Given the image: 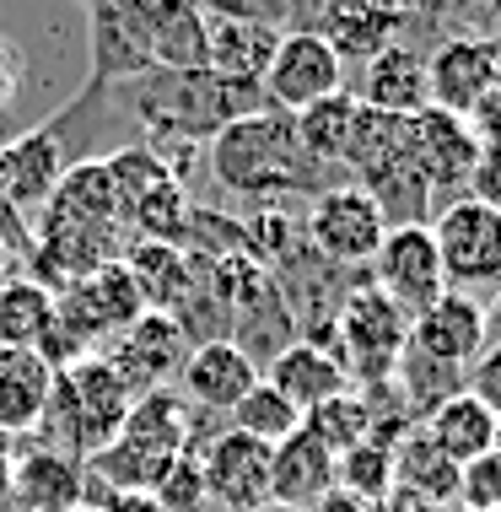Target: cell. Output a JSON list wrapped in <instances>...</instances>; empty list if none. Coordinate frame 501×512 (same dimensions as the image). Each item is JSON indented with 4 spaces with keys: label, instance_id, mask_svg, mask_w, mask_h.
I'll use <instances>...</instances> for the list:
<instances>
[{
    "label": "cell",
    "instance_id": "22",
    "mask_svg": "<svg viewBox=\"0 0 501 512\" xmlns=\"http://www.w3.org/2000/svg\"><path fill=\"white\" fill-rule=\"evenodd\" d=\"M6 496L17 512H76L87 507V464L49 448V442L17 448V469H11Z\"/></svg>",
    "mask_w": 501,
    "mask_h": 512
},
{
    "label": "cell",
    "instance_id": "9",
    "mask_svg": "<svg viewBox=\"0 0 501 512\" xmlns=\"http://www.w3.org/2000/svg\"><path fill=\"white\" fill-rule=\"evenodd\" d=\"M141 313H146V297H141V286L130 281V270H124L119 259L60 292V329L87 356H103Z\"/></svg>",
    "mask_w": 501,
    "mask_h": 512
},
{
    "label": "cell",
    "instance_id": "12",
    "mask_svg": "<svg viewBox=\"0 0 501 512\" xmlns=\"http://www.w3.org/2000/svg\"><path fill=\"white\" fill-rule=\"evenodd\" d=\"M334 92H345L340 54H334L324 38H313V33H281L270 71H264V81H259L264 108L291 119V114H302V108L334 98Z\"/></svg>",
    "mask_w": 501,
    "mask_h": 512
},
{
    "label": "cell",
    "instance_id": "45",
    "mask_svg": "<svg viewBox=\"0 0 501 512\" xmlns=\"http://www.w3.org/2000/svg\"><path fill=\"white\" fill-rule=\"evenodd\" d=\"M17 281V248H11V238L0 232V286Z\"/></svg>",
    "mask_w": 501,
    "mask_h": 512
},
{
    "label": "cell",
    "instance_id": "40",
    "mask_svg": "<svg viewBox=\"0 0 501 512\" xmlns=\"http://www.w3.org/2000/svg\"><path fill=\"white\" fill-rule=\"evenodd\" d=\"M372 512H448V507H431V502H421V496H410V491H388Z\"/></svg>",
    "mask_w": 501,
    "mask_h": 512
},
{
    "label": "cell",
    "instance_id": "36",
    "mask_svg": "<svg viewBox=\"0 0 501 512\" xmlns=\"http://www.w3.org/2000/svg\"><path fill=\"white\" fill-rule=\"evenodd\" d=\"M458 507L469 512H501V453H485L458 475Z\"/></svg>",
    "mask_w": 501,
    "mask_h": 512
},
{
    "label": "cell",
    "instance_id": "5",
    "mask_svg": "<svg viewBox=\"0 0 501 512\" xmlns=\"http://www.w3.org/2000/svg\"><path fill=\"white\" fill-rule=\"evenodd\" d=\"M162 22H167V0H92L87 6L92 76L81 98H97L108 87L162 71Z\"/></svg>",
    "mask_w": 501,
    "mask_h": 512
},
{
    "label": "cell",
    "instance_id": "26",
    "mask_svg": "<svg viewBox=\"0 0 501 512\" xmlns=\"http://www.w3.org/2000/svg\"><path fill=\"white\" fill-rule=\"evenodd\" d=\"M49 389H54V372L33 351H0V432L17 442L38 432L49 410Z\"/></svg>",
    "mask_w": 501,
    "mask_h": 512
},
{
    "label": "cell",
    "instance_id": "7",
    "mask_svg": "<svg viewBox=\"0 0 501 512\" xmlns=\"http://www.w3.org/2000/svg\"><path fill=\"white\" fill-rule=\"evenodd\" d=\"M431 243H437L442 275H448V292H496L501 286V216L491 205H480L475 195L442 200L431 211Z\"/></svg>",
    "mask_w": 501,
    "mask_h": 512
},
{
    "label": "cell",
    "instance_id": "21",
    "mask_svg": "<svg viewBox=\"0 0 501 512\" xmlns=\"http://www.w3.org/2000/svg\"><path fill=\"white\" fill-rule=\"evenodd\" d=\"M254 383H259V362L232 340L194 345L184 372H178V394H184L194 410H211V415H232Z\"/></svg>",
    "mask_w": 501,
    "mask_h": 512
},
{
    "label": "cell",
    "instance_id": "13",
    "mask_svg": "<svg viewBox=\"0 0 501 512\" xmlns=\"http://www.w3.org/2000/svg\"><path fill=\"white\" fill-rule=\"evenodd\" d=\"M194 351V340L178 329L173 313H141L124 335L108 345V367L124 378V389H130L135 399L141 394H162V389H178V372H184Z\"/></svg>",
    "mask_w": 501,
    "mask_h": 512
},
{
    "label": "cell",
    "instance_id": "15",
    "mask_svg": "<svg viewBox=\"0 0 501 512\" xmlns=\"http://www.w3.org/2000/svg\"><path fill=\"white\" fill-rule=\"evenodd\" d=\"M431 108L458 119H475L485 103L501 98V49L491 38H442L426 54Z\"/></svg>",
    "mask_w": 501,
    "mask_h": 512
},
{
    "label": "cell",
    "instance_id": "20",
    "mask_svg": "<svg viewBox=\"0 0 501 512\" xmlns=\"http://www.w3.org/2000/svg\"><path fill=\"white\" fill-rule=\"evenodd\" d=\"M410 351H421L426 362L469 372L475 356L485 351V308L469 292H448L431 302L421 318H410Z\"/></svg>",
    "mask_w": 501,
    "mask_h": 512
},
{
    "label": "cell",
    "instance_id": "47",
    "mask_svg": "<svg viewBox=\"0 0 501 512\" xmlns=\"http://www.w3.org/2000/svg\"><path fill=\"white\" fill-rule=\"evenodd\" d=\"M448 512H469V507H458V502H453V507H448Z\"/></svg>",
    "mask_w": 501,
    "mask_h": 512
},
{
    "label": "cell",
    "instance_id": "32",
    "mask_svg": "<svg viewBox=\"0 0 501 512\" xmlns=\"http://www.w3.org/2000/svg\"><path fill=\"white\" fill-rule=\"evenodd\" d=\"M302 432H313L334 459H340V453L361 448V442L378 432V415H372V405H367V394H361V389H345V394H334L318 410L302 415Z\"/></svg>",
    "mask_w": 501,
    "mask_h": 512
},
{
    "label": "cell",
    "instance_id": "2",
    "mask_svg": "<svg viewBox=\"0 0 501 512\" xmlns=\"http://www.w3.org/2000/svg\"><path fill=\"white\" fill-rule=\"evenodd\" d=\"M211 173L227 195L238 200H259V205H275V195H324L318 173L308 157H302L297 135H291V119L286 114H248L238 124L211 141Z\"/></svg>",
    "mask_w": 501,
    "mask_h": 512
},
{
    "label": "cell",
    "instance_id": "33",
    "mask_svg": "<svg viewBox=\"0 0 501 512\" xmlns=\"http://www.w3.org/2000/svg\"><path fill=\"white\" fill-rule=\"evenodd\" d=\"M334 486L345 496H356V502L378 507L388 491H394V437H378L372 432L361 448L340 453L334 459Z\"/></svg>",
    "mask_w": 501,
    "mask_h": 512
},
{
    "label": "cell",
    "instance_id": "16",
    "mask_svg": "<svg viewBox=\"0 0 501 512\" xmlns=\"http://www.w3.org/2000/svg\"><path fill=\"white\" fill-rule=\"evenodd\" d=\"M270 469H275V448L232 432V426L200 448L205 502H216L221 512H264L270 507Z\"/></svg>",
    "mask_w": 501,
    "mask_h": 512
},
{
    "label": "cell",
    "instance_id": "29",
    "mask_svg": "<svg viewBox=\"0 0 501 512\" xmlns=\"http://www.w3.org/2000/svg\"><path fill=\"white\" fill-rule=\"evenodd\" d=\"M356 124H361V103L351 98V87H345V92H334V98L291 114V135H297L302 157H308L313 168H345Z\"/></svg>",
    "mask_w": 501,
    "mask_h": 512
},
{
    "label": "cell",
    "instance_id": "28",
    "mask_svg": "<svg viewBox=\"0 0 501 512\" xmlns=\"http://www.w3.org/2000/svg\"><path fill=\"white\" fill-rule=\"evenodd\" d=\"M458 469L448 453H437V442H431L421 426H405V432L394 437V491H410L421 496L431 507H453L458 502Z\"/></svg>",
    "mask_w": 501,
    "mask_h": 512
},
{
    "label": "cell",
    "instance_id": "35",
    "mask_svg": "<svg viewBox=\"0 0 501 512\" xmlns=\"http://www.w3.org/2000/svg\"><path fill=\"white\" fill-rule=\"evenodd\" d=\"M162 512H200L205 507V475H200V448L178 453L173 464L162 469V480L146 491Z\"/></svg>",
    "mask_w": 501,
    "mask_h": 512
},
{
    "label": "cell",
    "instance_id": "10",
    "mask_svg": "<svg viewBox=\"0 0 501 512\" xmlns=\"http://www.w3.org/2000/svg\"><path fill=\"white\" fill-rule=\"evenodd\" d=\"M405 146H410V168L421 173V184L431 189V200H458L469 195V178L480 168V130L458 114L442 108H421L415 119H405Z\"/></svg>",
    "mask_w": 501,
    "mask_h": 512
},
{
    "label": "cell",
    "instance_id": "46",
    "mask_svg": "<svg viewBox=\"0 0 501 512\" xmlns=\"http://www.w3.org/2000/svg\"><path fill=\"white\" fill-rule=\"evenodd\" d=\"M496 453H501V426H496Z\"/></svg>",
    "mask_w": 501,
    "mask_h": 512
},
{
    "label": "cell",
    "instance_id": "34",
    "mask_svg": "<svg viewBox=\"0 0 501 512\" xmlns=\"http://www.w3.org/2000/svg\"><path fill=\"white\" fill-rule=\"evenodd\" d=\"M232 432L264 442V448H281L291 432H302V410L291 405L281 389H270V383H254V389L243 394V405L232 410Z\"/></svg>",
    "mask_w": 501,
    "mask_h": 512
},
{
    "label": "cell",
    "instance_id": "48",
    "mask_svg": "<svg viewBox=\"0 0 501 512\" xmlns=\"http://www.w3.org/2000/svg\"><path fill=\"white\" fill-rule=\"evenodd\" d=\"M264 512H286V507H264Z\"/></svg>",
    "mask_w": 501,
    "mask_h": 512
},
{
    "label": "cell",
    "instance_id": "1",
    "mask_svg": "<svg viewBox=\"0 0 501 512\" xmlns=\"http://www.w3.org/2000/svg\"><path fill=\"white\" fill-rule=\"evenodd\" d=\"M130 103L146 130L141 146L162 151V157H167V146H178V151L194 141L211 146L227 124L264 108L259 87H232V81H221L211 71H151L141 81H130Z\"/></svg>",
    "mask_w": 501,
    "mask_h": 512
},
{
    "label": "cell",
    "instance_id": "44",
    "mask_svg": "<svg viewBox=\"0 0 501 512\" xmlns=\"http://www.w3.org/2000/svg\"><path fill=\"white\" fill-rule=\"evenodd\" d=\"M108 512H162L157 502H151V496L146 491H135V496H108V502H103Z\"/></svg>",
    "mask_w": 501,
    "mask_h": 512
},
{
    "label": "cell",
    "instance_id": "42",
    "mask_svg": "<svg viewBox=\"0 0 501 512\" xmlns=\"http://www.w3.org/2000/svg\"><path fill=\"white\" fill-rule=\"evenodd\" d=\"M308 512H372V507H367V502H356V496H345L340 486H334V491L324 496V502H313Z\"/></svg>",
    "mask_w": 501,
    "mask_h": 512
},
{
    "label": "cell",
    "instance_id": "11",
    "mask_svg": "<svg viewBox=\"0 0 501 512\" xmlns=\"http://www.w3.org/2000/svg\"><path fill=\"white\" fill-rule=\"evenodd\" d=\"M372 292L388 297L405 318H421L431 302L448 297V275H442L437 243H431V227H388L383 248L372 254Z\"/></svg>",
    "mask_w": 501,
    "mask_h": 512
},
{
    "label": "cell",
    "instance_id": "27",
    "mask_svg": "<svg viewBox=\"0 0 501 512\" xmlns=\"http://www.w3.org/2000/svg\"><path fill=\"white\" fill-rule=\"evenodd\" d=\"M496 426L501 421L480 405L475 394H453L426 415L421 432L437 442V453H448L458 469H469L475 459H485V453H496Z\"/></svg>",
    "mask_w": 501,
    "mask_h": 512
},
{
    "label": "cell",
    "instance_id": "24",
    "mask_svg": "<svg viewBox=\"0 0 501 512\" xmlns=\"http://www.w3.org/2000/svg\"><path fill=\"white\" fill-rule=\"evenodd\" d=\"M259 378L270 383V389H281L302 415L318 410L324 399H334V394L351 389V378H345L340 356H334L329 345H318V340H302V335L291 340V345H281V351L264 362Z\"/></svg>",
    "mask_w": 501,
    "mask_h": 512
},
{
    "label": "cell",
    "instance_id": "30",
    "mask_svg": "<svg viewBox=\"0 0 501 512\" xmlns=\"http://www.w3.org/2000/svg\"><path fill=\"white\" fill-rule=\"evenodd\" d=\"M119 265L130 270V281L141 286L146 308L167 313L184 292V275H189V254L178 243H157V238H135L130 248H119Z\"/></svg>",
    "mask_w": 501,
    "mask_h": 512
},
{
    "label": "cell",
    "instance_id": "37",
    "mask_svg": "<svg viewBox=\"0 0 501 512\" xmlns=\"http://www.w3.org/2000/svg\"><path fill=\"white\" fill-rule=\"evenodd\" d=\"M464 394H475L480 405L501 421V351H491V345H485V351L475 356V367L464 372Z\"/></svg>",
    "mask_w": 501,
    "mask_h": 512
},
{
    "label": "cell",
    "instance_id": "8",
    "mask_svg": "<svg viewBox=\"0 0 501 512\" xmlns=\"http://www.w3.org/2000/svg\"><path fill=\"white\" fill-rule=\"evenodd\" d=\"M383 238H388V221L372 205L367 189H356V184H329L324 195H313L308 216H302V243L329 270H345V275L367 270Z\"/></svg>",
    "mask_w": 501,
    "mask_h": 512
},
{
    "label": "cell",
    "instance_id": "43",
    "mask_svg": "<svg viewBox=\"0 0 501 512\" xmlns=\"http://www.w3.org/2000/svg\"><path fill=\"white\" fill-rule=\"evenodd\" d=\"M17 448H22L17 437H6V432H0V496L11 491V469H17Z\"/></svg>",
    "mask_w": 501,
    "mask_h": 512
},
{
    "label": "cell",
    "instance_id": "31",
    "mask_svg": "<svg viewBox=\"0 0 501 512\" xmlns=\"http://www.w3.org/2000/svg\"><path fill=\"white\" fill-rule=\"evenodd\" d=\"M54 313H60V297L44 292L38 281H27V275L0 286V351H33L49 335Z\"/></svg>",
    "mask_w": 501,
    "mask_h": 512
},
{
    "label": "cell",
    "instance_id": "3",
    "mask_svg": "<svg viewBox=\"0 0 501 512\" xmlns=\"http://www.w3.org/2000/svg\"><path fill=\"white\" fill-rule=\"evenodd\" d=\"M194 448V405L178 389L162 394H141L124 415L119 437L108 442L97 459H87V496L108 491V496H135L151 491L162 480V469L178 453Z\"/></svg>",
    "mask_w": 501,
    "mask_h": 512
},
{
    "label": "cell",
    "instance_id": "23",
    "mask_svg": "<svg viewBox=\"0 0 501 512\" xmlns=\"http://www.w3.org/2000/svg\"><path fill=\"white\" fill-rule=\"evenodd\" d=\"M351 98L372 114L388 119H415L421 108H431V81H426V54L410 44H394L383 54H372L361 65V81L351 87Z\"/></svg>",
    "mask_w": 501,
    "mask_h": 512
},
{
    "label": "cell",
    "instance_id": "39",
    "mask_svg": "<svg viewBox=\"0 0 501 512\" xmlns=\"http://www.w3.org/2000/svg\"><path fill=\"white\" fill-rule=\"evenodd\" d=\"M22 76H27V60H22V49L11 44L6 33H0V108H6V103L22 92Z\"/></svg>",
    "mask_w": 501,
    "mask_h": 512
},
{
    "label": "cell",
    "instance_id": "6",
    "mask_svg": "<svg viewBox=\"0 0 501 512\" xmlns=\"http://www.w3.org/2000/svg\"><path fill=\"white\" fill-rule=\"evenodd\" d=\"M324 345L340 356L351 389H388L399 356H405V345H410V318L388 297L372 292V286H356V292L340 302V313H334V329H329Z\"/></svg>",
    "mask_w": 501,
    "mask_h": 512
},
{
    "label": "cell",
    "instance_id": "25",
    "mask_svg": "<svg viewBox=\"0 0 501 512\" xmlns=\"http://www.w3.org/2000/svg\"><path fill=\"white\" fill-rule=\"evenodd\" d=\"M329 491H334V453H329L313 432H291L281 448H275L270 507L308 512L313 502H324Z\"/></svg>",
    "mask_w": 501,
    "mask_h": 512
},
{
    "label": "cell",
    "instance_id": "14",
    "mask_svg": "<svg viewBox=\"0 0 501 512\" xmlns=\"http://www.w3.org/2000/svg\"><path fill=\"white\" fill-rule=\"evenodd\" d=\"M200 11H205V71L232 81V87H259L286 27L264 11H238V6H200Z\"/></svg>",
    "mask_w": 501,
    "mask_h": 512
},
{
    "label": "cell",
    "instance_id": "38",
    "mask_svg": "<svg viewBox=\"0 0 501 512\" xmlns=\"http://www.w3.org/2000/svg\"><path fill=\"white\" fill-rule=\"evenodd\" d=\"M469 195L501 216V141H491L480 151V168H475V178H469Z\"/></svg>",
    "mask_w": 501,
    "mask_h": 512
},
{
    "label": "cell",
    "instance_id": "17",
    "mask_svg": "<svg viewBox=\"0 0 501 512\" xmlns=\"http://www.w3.org/2000/svg\"><path fill=\"white\" fill-rule=\"evenodd\" d=\"M405 27H410L405 6H324L318 17L313 11H291L286 33H313L340 54V65H367L372 54L405 44Z\"/></svg>",
    "mask_w": 501,
    "mask_h": 512
},
{
    "label": "cell",
    "instance_id": "4",
    "mask_svg": "<svg viewBox=\"0 0 501 512\" xmlns=\"http://www.w3.org/2000/svg\"><path fill=\"white\" fill-rule=\"evenodd\" d=\"M135 394L124 389V378L108 367V356H81L65 372H54V389H49V410H44V426L54 442L49 448L71 453V459H97L108 442L119 437L124 415H130Z\"/></svg>",
    "mask_w": 501,
    "mask_h": 512
},
{
    "label": "cell",
    "instance_id": "49",
    "mask_svg": "<svg viewBox=\"0 0 501 512\" xmlns=\"http://www.w3.org/2000/svg\"><path fill=\"white\" fill-rule=\"evenodd\" d=\"M0 216H6V200H0Z\"/></svg>",
    "mask_w": 501,
    "mask_h": 512
},
{
    "label": "cell",
    "instance_id": "18",
    "mask_svg": "<svg viewBox=\"0 0 501 512\" xmlns=\"http://www.w3.org/2000/svg\"><path fill=\"white\" fill-rule=\"evenodd\" d=\"M65 141L54 124H38V130H22L11 141H0V200H6V216H38L49 205V195L65 178Z\"/></svg>",
    "mask_w": 501,
    "mask_h": 512
},
{
    "label": "cell",
    "instance_id": "19",
    "mask_svg": "<svg viewBox=\"0 0 501 512\" xmlns=\"http://www.w3.org/2000/svg\"><path fill=\"white\" fill-rule=\"evenodd\" d=\"M33 227L49 232H87V238H119V200H114V178H108L103 157L71 162L60 178V189L49 195V205L33 216Z\"/></svg>",
    "mask_w": 501,
    "mask_h": 512
},
{
    "label": "cell",
    "instance_id": "41",
    "mask_svg": "<svg viewBox=\"0 0 501 512\" xmlns=\"http://www.w3.org/2000/svg\"><path fill=\"white\" fill-rule=\"evenodd\" d=\"M480 308H485V345L501 351V286H496L491 297H480Z\"/></svg>",
    "mask_w": 501,
    "mask_h": 512
}]
</instances>
